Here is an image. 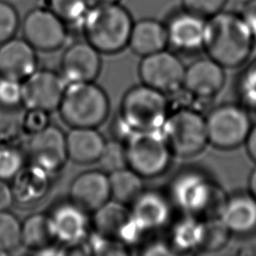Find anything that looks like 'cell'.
I'll return each mask as SVG.
<instances>
[{
	"label": "cell",
	"instance_id": "9a60e30c",
	"mask_svg": "<svg viewBox=\"0 0 256 256\" xmlns=\"http://www.w3.org/2000/svg\"><path fill=\"white\" fill-rule=\"evenodd\" d=\"M101 53L89 42L69 45L61 57L60 74L67 84L94 81L101 70Z\"/></svg>",
	"mask_w": 256,
	"mask_h": 256
},
{
	"label": "cell",
	"instance_id": "2e32d148",
	"mask_svg": "<svg viewBox=\"0 0 256 256\" xmlns=\"http://www.w3.org/2000/svg\"><path fill=\"white\" fill-rule=\"evenodd\" d=\"M206 19L184 9L172 14L165 23L168 45L191 53L203 48Z\"/></svg>",
	"mask_w": 256,
	"mask_h": 256
},
{
	"label": "cell",
	"instance_id": "9c48e42d",
	"mask_svg": "<svg viewBox=\"0 0 256 256\" xmlns=\"http://www.w3.org/2000/svg\"><path fill=\"white\" fill-rule=\"evenodd\" d=\"M143 84L165 94L183 88L185 66L174 53L163 49L143 56L138 66Z\"/></svg>",
	"mask_w": 256,
	"mask_h": 256
},
{
	"label": "cell",
	"instance_id": "7bdbcfd3",
	"mask_svg": "<svg viewBox=\"0 0 256 256\" xmlns=\"http://www.w3.org/2000/svg\"><path fill=\"white\" fill-rule=\"evenodd\" d=\"M90 6L95 5H102V4H110V3H117L119 0H86Z\"/></svg>",
	"mask_w": 256,
	"mask_h": 256
},
{
	"label": "cell",
	"instance_id": "836d02e7",
	"mask_svg": "<svg viewBox=\"0 0 256 256\" xmlns=\"http://www.w3.org/2000/svg\"><path fill=\"white\" fill-rule=\"evenodd\" d=\"M20 26L19 14L9 2L0 0V44L15 36Z\"/></svg>",
	"mask_w": 256,
	"mask_h": 256
},
{
	"label": "cell",
	"instance_id": "8992f818",
	"mask_svg": "<svg viewBox=\"0 0 256 256\" xmlns=\"http://www.w3.org/2000/svg\"><path fill=\"white\" fill-rule=\"evenodd\" d=\"M128 167L143 178L162 175L169 168L172 158L161 131H134L124 142Z\"/></svg>",
	"mask_w": 256,
	"mask_h": 256
},
{
	"label": "cell",
	"instance_id": "4dcf8cb0",
	"mask_svg": "<svg viewBox=\"0 0 256 256\" xmlns=\"http://www.w3.org/2000/svg\"><path fill=\"white\" fill-rule=\"evenodd\" d=\"M231 235V232L218 217L206 219L200 250L205 252L218 251L226 246Z\"/></svg>",
	"mask_w": 256,
	"mask_h": 256
},
{
	"label": "cell",
	"instance_id": "74e56055",
	"mask_svg": "<svg viewBox=\"0 0 256 256\" xmlns=\"http://www.w3.org/2000/svg\"><path fill=\"white\" fill-rule=\"evenodd\" d=\"M240 15L248 25L256 43V0H247L244 2Z\"/></svg>",
	"mask_w": 256,
	"mask_h": 256
},
{
	"label": "cell",
	"instance_id": "3957f363",
	"mask_svg": "<svg viewBox=\"0 0 256 256\" xmlns=\"http://www.w3.org/2000/svg\"><path fill=\"white\" fill-rule=\"evenodd\" d=\"M170 198L186 215L204 220L219 217L226 199L210 177L196 170L184 171L172 180Z\"/></svg>",
	"mask_w": 256,
	"mask_h": 256
},
{
	"label": "cell",
	"instance_id": "7c38bea8",
	"mask_svg": "<svg viewBox=\"0 0 256 256\" xmlns=\"http://www.w3.org/2000/svg\"><path fill=\"white\" fill-rule=\"evenodd\" d=\"M93 213L92 224L96 233L108 239L120 244H133L142 235L126 204L110 199Z\"/></svg>",
	"mask_w": 256,
	"mask_h": 256
},
{
	"label": "cell",
	"instance_id": "7a4b0ae2",
	"mask_svg": "<svg viewBox=\"0 0 256 256\" xmlns=\"http://www.w3.org/2000/svg\"><path fill=\"white\" fill-rule=\"evenodd\" d=\"M133 23L128 9L117 2L91 6L80 29L101 54H115L128 46Z\"/></svg>",
	"mask_w": 256,
	"mask_h": 256
},
{
	"label": "cell",
	"instance_id": "cb8c5ba5",
	"mask_svg": "<svg viewBox=\"0 0 256 256\" xmlns=\"http://www.w3.org/2000/svg\"><path fill=\"white\" fill-rule=\"evenodd\" d=\"M105 139L96 128L74 127L66 134L68 159L79 164L97 162Z\"/></svg>",
	"mask_w": 256,
	"mask_h": 256
},
{
	"label": "cell",
	"instance_id": "8d00e7d4",
	"mask_svg": "<svg viewBox=\"0 0 256 256\" xmlns=\"http://www.w3.org/2000/svg\"><path fill=\"white\" fill-rule=\"evenodd\" d=\"M49 124V112L41 109H26L21 121V129L31 136L42 131Z\"/></svg>",
	"mask_w": 256,
	"mask_h": 256
},
{
	"label": "cell",
	"instance_id": "ffe728a7",
	"mask_svg": "<svg viewBox=\"0 0 256 256\" xmlns=\"http://www.w3.org/2000/svg\"><path fill=\"white\" fill-rule=\"evenodd\" d=\"M132 218L140 232H152L164 227L170 220L171 206L160 192L143 190L131 203Z\"/></svg>",
	"mask_w": 256,
	"mask_h": 256
},
{
	"label": "cell",
	"instance_id": "e575fe53",
	"mask_svg": "<svg viewBox=\"0 0 256 256\" xmlns=\"http://www.w3.org/2000/svg\"><path fill=\"white\" fill-rule=\"evenodd\" d=\"M22 105V82L0 75V107L15 109Z\"/></svg>",
	"mask_w": 256,
	"mask_h": 256
},
{
	"label": "cell",
	"instance_id": "d4e9b609",
	"mask_svg": "<svg viewBox=\"0 0 256 256\" xmlns=\"http://www.w3.org/2000/svg\"><path fill=\"white\" fill-rule=\"evenodd\" d=\"M55 242L48 214L35 213L21 222V244L35 253H43Z\"/></svg>",
	"mask_w": 256,
	"mask_h": 256
},
{
	"label": "cell",
	"instance_id": "f546056e",
	"mask_svg": "<svg viewBox=\"0 0 256 256\" xmlns=\"http://www.w3.org/2000/svg\"><path fill=\"white\" fill-rule=\"evenodd\" d=\"M101 170L110 174L128 167L124 142L118 139L105 141L103 150L97 160Z\"/></svg>",
	"mask_w": 256,
	"mask_h": 256
},
{
	"label": "cell",
	"instance_id": "30bf717a",
	"mask_svg": "<svg viewBox=\"0 0 256 256\" xmlns=\"http://www.w3.org/2000/svg\"><path fill=\"white\" fill-rule=\"evenodd\" d=\"M67 26L49 8L30 10L21 22L23 38L36 50L54 51L62 47L68 36Z\"/></svg>",
	"mask_w": 256,
	"mask_h": 256
},
{
	"label": "cell",
	"instance_id": "83f0119b",
	"mask_svg": "<svg viewBox=\"0 0 256 256\" xmlns=\"http://www.w3.org/2000/svg\"><path fill=\"white\" fill-rule=\"evenodd\" d=\"M90 7L86 0H49L48 8L67 27L81 28Z\"/></svg>",
	"mask_w": 256,
	"mask_h": 256
},
{
	"label": "cell",
	"instance_id": "f1b7e54d",
	"mask_svg": "<svg viewBox=\"0 0 256 256\" xmlns=\"http://www.w3.org/2000/svg\"><path fill=\"white\" fill-rule=\"evenodd\" d=\"M21 244V222L8 210L0 211V254L18 249Z\"/></svg>",
	"mask_w": 256,
	"mask_h": 256
},
{
	"label": "cell",
	"instance_id": "52a82bcc",
	"mask_svg": "<svg viewBox=\"0 0 256 256\" xmlns=\"http://www.w3.org/2000/svg\"><path fill=\"white\" fill-rule=\"evenodd\" d=\"M161 131L173 155L192 157L208 143L206 120L199 112L182 108L168 114Z\"/></svg>",
	"mask_w": 256,
	"mask_h": 256
},
{
	"label": "cell",
	"instance_id": "8fae6325",
	"mask_svg": "<svg viewBox=\"0 0 256 256\" xmlns=\"http://www.w3.org/2000/svg\"><path fill=\"white\" fill-rule=\"evenodd\" d=\"M67 82L60 73L37 69L22 81V105L26 109L52 112L58 109Z\"/></svg>",
	"mask_w": 256,
	"mask_h": 256
},
{
	"label": "cell",
	"instance_id": "4fadbf2b",
	"mask_svg": "<svg viewBox=\"0 0 256 256\" xmlns=\"http://www.w3.org/2000/svg\"><path fill=\"white\" fill-rule=\"evenodd\" d=\"M30 163L53 174L68 160L66 134L57 126L49 124L42 131L30 136L28 143Z\"/></svg>",
	"mask_w": 256,
	"mask_h": 256
},
{
	"label": "cell",
	"instance_id": "ab89813d",
	"mask_svg": "<svg viewBox=\"0 0 256 256\" xmlns=\"http://www.w3.org/2000/svg\"><path fill=\"white\" fill-rule=\"evenodd\" d=\"M244 144L249 157L256 163V124L251 127Z\"/></svg>",
	"mask_w": 256,
	"mask_h": 256
},
{
	"label": "cell",
	"instance_id": "603a6c76",
	"mask_svg": "<svg viewBox=\"0 0 256 256\" xmlns=\"http://www.w3.org/2000/svg\"><path fill=\"white\" fill-rule=\"evenodd\" d=\"M128 46L138 56H146L168 46L165 23L154 18H143L133 23Z\"/></svg>",
	"mask_w": 256,
	"mask_h": 256
},
{
	"label": "cell",
	"instance_id": "d590c367",
	"mask_svg": "<svg viewBox=\"0 0 256 256\" xmlns=\"http://www.w3.org/2000/svg\"><path fill=\"white\" fill-rule=\"evenodd\" d=\"M228 0H181L182 9L204 19L224 10Z\"/></svg>",
	"mask_w": 256,
	"mask_h": 256
},
{
	"label": "cell",
	"instance_id": "ba28073f",
	"mask_svg": "<svg viewBox=\"0 0 256 256\" xmlns=\"http://www.w3.org/2000/svg\"><path fill=\"white\" fill-rule=\"evenodd\" d=\"M205 120L208 143L223 150L244 144L252 127L247 109L243 105L233 103L214 107Z\"/></svg>",
	"mask_w": 256,
	"mask_h": 256
},
{
	"label": "cell",
	"instance_id": "b9f144b4",
	"mask_svg": "<svg viewBox=\"0 0 256 256\" xmlns=\"http://www.w3.org/2000/svg\"><path fill=\"white\" fill-rule=\"evenodd\" d=\"M249 193L256 199V167L251 171L248 180Z\"/></svg>",
	"mask_w": 256,
	"mask_h": 256
},
{
	"label": "cell",
	"instance_id": "d6986e66",
	"mask_svg": "<svg viewBox=\"0 0 256 256\" xmlns=\"http://www.w3.org/2000/svg\"><path fill=\"white\" fill-rule=\"evenodd\" d=\"M224 67L210 57L200 58L185 67L183 88L199 98L215 96L224 86Z\"/></svg>",
	"mask_w": 256,
	"mask_h": 256
},
{
	"label": "cell",
	"instance_id": "277c9868",
	"mask_svg": "<svg viewBox=\"0 0 256 256\" xmlns=\"http://www.w3.org/2000/svg\"><path fill=\"white\" fill-rule=\"evenodd\" d=\"M63 122L74 127L97 128L108 117L109 98L94 81L67 84L58 107Z\"/></svg>",
	"mask_w": 256,
	"mask_h": 256
},
{
	"label": "cell",
	"instance_id": "7402d4cb",
	"mask_svg": "<svg viewBox=\"0 0 256 256\" xmlns=\"http://www.w3.org/2000/svg\"><path fill=\"white\" fill-rule=\"evenodd\" d=\"M51 175L34 164L24 165L10 184L14 202L21 206H32L40 202L49 192Z\"/></svg>",
	"mask_w": 256,
	"mask_h": 256
},
{
	"label": "cell",
	"instance_id": "e0dca14e",
	"mask_svg": "<svg viewBox=\"0 0 256 256\" xmlns=\"http://www.w3.org/2000/svg\"><path fill=\"white\" fill-rule=\"evenodd\" d=\"M111 199L109 176L100 170H89L77 175L69 188V200L94 212Z\"/></svg>",
	"mask_w": 256,
	"mask_h": 256
},
{
	"label": "cell",
	"instance_id": "f35d334b",
	"mask_svg": "<svg viewBox=\"0 0 256 256\" xmlns=\"http://www.w3.org/2000/svg\"><path fill=\"white\" fill-rule=\"evenodd\" d=\"M14 203L11 185L6 180L0 179V211L8 210Z\"/></svg>",
	"mask_w": 256,
	"mask_h": 256
},
{
	"label": "cell",
	"instance_id": "d6a6232c",
	"mask_svg": "<svg viewBox=\"0 0 256 256\" xmlns=\"http://www.w3.org/2000/svg\"><path fill=\"white\" fill-rule=\"evenodd\" d=\"M237 92L242 105L246 109L256 111V61L247 66L241 73Z\"/></svg>",
	"mask_w": 256,
	"mask_h": 256
},
{
	"label": "cell",
	"instance_id": "484cf974",
	"mask_svg": "<svg viewBox=\"0 0 256 256\" xmlns=\"http://www.w3.org/2000/svg\"><path fill=\"white\" fill-rule=\"evenodd\" d=\"M205 220L186 215L178 220L171 231V249L178 252L200 250L204 236Z\"/></svg>",
	"mask_w": 256,
	"mask_h": 256
},
{
	"label": "cell",
	"instance_id": "4316f807",
	"mask_svg": "<svg viewBox=\"0 0 256 256\" xmlns=\"http://www.w3.org/2000/svg\"><path fill=\"white\" fill-rule=\"evenodd\" d=\"M111 199L131 204L144 190L143 177L129 167L108 174Z\"/></svg>",
	"mask_w": 256,
	"mask_h": 256
},
{
	"label": "cell",
	"instance_id": "6da1fadb",
	"mask_svg": "<svg viewBox=\"0 0 256 256\" xmlns=\"http://www.w3.org/2000/svg\"><path fill=\"white\" fill-rule=\"evenodd\" d=\"M254 46L255 39L240 13L222 10L206 19L203 49L224 68L245 64Z\"/></svg>",
	"mask_w": 256,
	"mask_h": 256
},
{
	"label": "cell",
	"instance_id": "60d3db41",
	"mask_svg": "<svg viewBox=\"0 0 256 256\" xmlns=\"http://www.w3.org/2000/svg\"><path fill=\"white\" fill-rule=\"evenodd\" d=\"M171 253H173V250L171 249V247H168L165 244H161V243H154L153 245H150L147 248H145L143 252V254H146V255L171 254Z\"/></svg>",
	"mask_w": 256,
	"mask_h": 256
},
{
	"label": "cell",
	"instance_id": "ac0fdd59",
	"mask_svg": "<svg viewBox=\"0 0 256 256\" xmlns=\"http://www.w3.org/2000/svg\"><path fill=\"white\" fill-rule=\"evenodd\" d=\"M36 49L24 38L12 37L0 44V75L24 81L37 70Z\"/></svg>",
	"mask_w": 256,
	"mask_h": 256
},
{
	"label": "cell",
	"instance_id": "44dd1931",
	"mask_svg": "<svg viewBox=\"0 0 256 256\" xmlns=\"http://www.w3.org/2000/svg\"><path fill=\"white\" fill-rule=\"evenodd\" d=\"M231 234L256 232V199L248 193H237L225 199L219 217Z\"/></svg>",
	"mask_w": 256,
	"mask_h": 256
},
{
	"label": "cell",
	"instance_id": "1f68e13d",
	"mask_svg": "<svg viewBox=\"0 0 256 256\" xmlns=\"http://www.w3.org/2000/svg\"><path fill=\"white\" fill-rule=\"evenodd\" d=\"M23 153L14 145L0 144V179L12 180L23 168Z\"/></svg>",
	"mask_w": 256,
	"mask_h": 256
},
{
	"label": "cell",
	"instance_id": "5bb4252c",
	"mask_svg": "<svg viewBox=\"0 0 256 256\" xmlns=\"http://www.w3.org/2000/svg\"><path fill=\"white\" fill-rule=\"evenodd\" d=\"M87 214V211L70 200L57 204L48 213L55 242L67 247L84 242L90 230Z\"/></svg>",
	"mask_w": 256,
	"mask_h": 256
},
{
	"label": "cell",
	"instance_id": "5b68a950",
	"mask_svg": "<svg viewBox=\"0 0 256 256\" xmlns=\"http://www.w3.org/2000/svg\"><path fill=\"white\" fill-rule=\"evenodd\" d=\"M168 114L166 94L142 83L124 94L119 118L132 132L151 131L161 129Z\"/></svg>",
	"mask_w": 256,
	"mask_h": 256
}]
</instances>
